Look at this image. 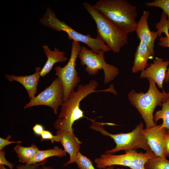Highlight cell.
Returning <instances> with one entry per match:
<instances>
[{
	"instance_id": "cell-1",
	"label": "cell",
	"mask_w": 169,
	"mask_h": 169,
	"mask_svg": "<svg viewBox=\"0 0 169 169\" xmlns=\"http://www.w3.org/2000/svg\"><path fill=\"white\" fill-rule=\"evenodd\" d=\"M99 85L95 80H90L84 85L78 84L76 91H72L67 100L61 105L60 111L54 123L57 130H65L74 133L72 127L74 122L84 117V112L80 108L81 101L89 95L98 92H110L113 93L114 89L110 86L104 90H96Z\"/></svg>"
},
{
	"instance_id": "cell-2",
	"label": "cell",
	"mask_w": 169,
	"mask_h": 169,
	"mask_svg": "<svg viewBox=\"0 0 169 169\" xmlns=\"http://www.w3.org/2000/svg\"><path fill=\"white\" fill-rule=\"evenodd\" d=\"M93 7L128 35L135 31L136 7L126 0H100Z\"/></svg>"
},
{
	"instance_id": "cell-3",
	"label": "cell",
	"mask_w": 169,
	"mask_h": 169,
	"mask_svg": "<svg viewBox=\"0 0 169 169\" xmlns=\"http://www.w3.org/2000/svg\"><path fill=\"white\" fill-rule=\"evenodd\" d=\"M90 120L91 124L90 128L100 132L104 136L110 137L113 140L116 144L115 148L106 151L105 153L112 154L121 150H124L126 153L136 151L139 148L146 151H152L142 133L144 127L142 122L138 124L131 132L112 134L106 131L104 125H113V123L99 122L92 119Z\"/></svg>"
},
{
	"instance_id": "cell-4",
	"label": "cell",
	"mask_w": 169,
	"mask_h": 169,
	"mask_svg": "<svg viewBox=\"0 0 169 169\" xmlns=\"http://www.w3.org/2000/svg\"><path fill=\"white\" fill-rule=\"evenodd\" d=\"M149 82L148 91L146 93L136 92L132 90L128 94V100L140 113L144 121L146 128H150L157 125L153 120V113L157 106H162L168 98L167 93L160 92L156 83L151 79L147 78Z\"/></svg>"
},
{
	"instance_id": "cell-5",
	"label": "cell",
	"mask_w": 169,
	"mask_h": 169,
	"mask_svg": "<svg viewBox=\"0 0 169 169\" xmlns=\"http://www.w3.org/2000/svg\"><path fill=\"white\" fill-rule=\"evenodd\" d=\"M83 5L95 23L97 37L113 52H120L122 48L128 43V35L97 10L93 5L85 2Z\"/></svg>"
},
{
	"instance_id": "cell-6",
	"label": "cell",
	"mask_w": 169,
	"mask_h": 169,
	"mask_svg": "<svg viewBox=\"0 0 169 169\" xmlns=\"http://www.w3.org/2000/svg\"><path fill=\"white\" fill-rule=\"evenodd\" d=\"M39 21L41 24L52 29L65 32L69 39L82 42L96 53L100 50H104L106 52L111 51L108 46L97 37L94 38L90 34L84 35L80 33L64 22L61 21L49 7L47 8L45 13Z\"/></svg>"
},
{
	"instance_id": "cell-7",
	"label": "cell",
	"mask_w": 169,
	"mask_h": 169,
	"mask_svg": "<svg viewBox=\"0 0 169 169\" xmlns=\"http://www.w3.org/2000/svg\"><path fill=\"white\" fill-rule=\"evenodd\" d=\"M105 51L100 50L96 53L82 46L78 54L82 66L90 75L96 74L103 69L104 73V80L106 84L113 80L119 74L118 69L113 65L107 64L105 60Z\"/></svg>"
},
{
	"instance_id": "cell-8",
	"label": "cell",
	"mask_w": 169,
	"mask_h": 169,
	"mask_svg": "<svg viewBox=\"0 0 169 169\" xmlns=\"http://www.w3.org/2000/svg\"><path fill=\"white\" fill-rule=\"evenodd\" d=\"M155 156L152 151L145 153L131 151L119 155L105 153L101 155L100 157L96 158L94 162L100 169L114 165L126 166L131 169H145L146 162Z\"/></svg>"
},
{
	"instance_id": "cell-9",
	"label": "cell",
	"mask_w": 169,
	"mask_h": 169,
	"mask_svg": "<svg viewBox=\"0 0 169 169\" xmlns=\"http://www.w3.org/2000/svg\"><path fill=\"white\" fill-rule=\"evenodd\" d=\"M81 46L79 42L73 41L70 58L67 64L62 67L57 66L54 68L55 74L59 78L62 83L64 102L68 99L71 92L80 81L76 69V62Z\"/></svg>"
},
{
	"instance_id": "cell-10",
	"label": "cell",
	"mask_w": 169,
	"mask_h": 169,
	"mask_svg": "<svg viewBox=\"0 0 169 169\" xmlns=\"http://www.w3.org/2000/svg\"><path fill=\"white\" fill-rule=\"evenodd\" d=\"M63 94L62 82L57 77L53 80L49 86L37 96L30 99L24 108L36 106L45 105L52 108L54 114L57 115L59 107L61 106L64 102Z\"/></svg>"
},
{
	"instance_id": "cell-11",
	"label": "cell",
	"mask_w": 169,
	"mask_h": 169,
	"mask_svg": "<svg viewBox=\"0 0 169 169\" xmlns=\"http://www.w3.org/2000/svg\"><path fill=\"white\" fill-rule=\"evenodd\" d=\"M167 131L166 128L161 126V124L150 128H146L142 131V134L156 156L166 158L165 137Z\"/></svg>"
},
{
	"instance_id": "cell-12",
	"label": "cell",
	"mask_w": 169,
	"mask_h": 169,
	"mask_svg": "<svg viewBox=\"0 0 169 169\" xmlns=\"http://www.w3.org/2000/svg\"><path fill=\"white\" fill-rule=\"evenodd\" d=\"M149 14V11L143 12L139 20L137 22L135 31L140 41L146 45L154 57L155 54L154 44L159 34L157 31H151L149 28L148 20Z\"/></svg>"
},
{
	"instance_id": "cell-13",
	"label": "cell",
	"mask_w": 169,
	"mask_h": 169,
	"mask_svg": "<svg viewBox=\"0 0 169 169\" xmlns=\"http://www.w3.org/2000/svg\"><path fill=\"white\" fill-rule=\"evenodd\" d=\"M169 64V60L164 61L160 57H156L154 62L141 71L140 77L150 78L152 79L160 89H163V84Z\"/></svg>"
},
{
	"instance_id": "cell-14",
	"label": "cell",
	"mask_w": 169,
	"mask_h": 169,
	"mask_svg": "<svg viewBox=\"0 0 169 169\" xmlns=\"http://www.w3.org/2000/svg\"><path fill=\"white\" fill-rule=\"evenodd\" d=\"M56 135L59 137V142L61 143L64 150L69 156V160L64 164L63 166L75 162L82 142L75 136L74 133L65 130H58Z\"/></svg>"
},
{
	"instance_id": "cell-15",
	"label": "cell",
	"mask_w": 169,
	"mask_h": 169,
	"mask_svg": "<svg viewBox=\"0 0 169 169\" xmlns=\"http://www.w3.org/2000/svg\"><path fill=\"white\" fill-rule=\"evenodd\" d=\"M41 69L40 67H37L35 72L32 75L17 76L6 74L5 77L9 82L15 81L22 84L27 90L30 99L35 96L37 92Z\"/></svg>"
},
{
	"instance_id": "cell-16",
	"label": "cell",
	"mask_w": 169,
	"mask_h": 169,
	"mask_svg": "<svg viewBox=\"0 0 169 169\" xmlns=\"http://www.w3.org/2000/svg\"><path fill=\"white\" fill-rule=\"evenodd\" d=\"M145 5L148 7H158L163 11L159 22L156 24L158 37H161L162 33L166 36L169 34V0H155L154 1L146 3Z\"/></svg>"
},
{
	"instance_id": "cell-17",
	"label": "cell",
	"mask_w": 169,
	"mask_h": 169,
	"mask_svg": "<svg viewBox=\"0 0 169 169\" xmlns=\"http://www.w3.org/2000/svg\"><path fill=\"white\" fill-rule=\"evenodd\" d=\"M42 47L47 57V61L40 72V77H43L50 72L55 64L65 62L68 59L65 56L64 52L60 51L57 48L52 51L47 45H44Z\"/></svg>"
},
{
	"instance_id": "cell-18",
	"label": "cell",
	"mask_w": 169,
	"mask_h": 169,
	"mask_svg": "<svg viewBox=\"0 0 169 169\" xmlns=\"http://www.w3.org/2000/svg\"><path fill=\"white\" fill-rule=\"evenodd\" d=\"M153 57L146 45L140 41L135 54L132 73H136L145 69L148 65V59Z\"/></svg>"
},
{
	"instance_id": "cell-19",
	"label": "cell",
	"mask_w": 169,
	"mask_h": 169,
	"mask_svg": "<svg viewBox=\"0 0 169 169\" xmlns=\"http://www.w3.org/2000/svg\"><path fill=\"white\" fill-rule=\"evenodd\" d=\"M67 155V153L62 148L57 146L53 148L40 150L36 154L34 157L28 161L26 164L32 165L41 162L47 158L52 156H56L62 157Z\"/></svg>"
},
{
	"instance_id": "cell-20",
	"label": "cell",
	"mask_w": 169,
	"mask_h": 169,
	"mask_svg": "<svg viewBox=\"0 0 169 169\" xmlns=\"http://www.w3.org/2000/svg\"><path fill=\"white\" fill-rule=\"evenodd\" d=\"M17 154L19 162L26 163L33 158L39 151L38 147L34 144H31L30 146L24 147L18 144L13 148Z\"/></svg>"
},
{
	"instance_id": "cell-21",
	"label": "cell",
	"mask_w": 169,
	"mask_h": 169,
	"mask_svg": "<svg viewBox=\"0 0 169 169\" xmlns=\"http://www.w3.org/2000/svg\"><path fill=\"white\" fill-rule=\"evenodd\" d=\"M160 119H162L163 121L161 126L169 130V98L163 104L161 109L157 111L153 116V120L156 124Z\"/></svg>"
},
{
	"instance_id": "cell-22",
	"label": "cell",
	"mask_w": 169,
	"mask_h": 169,
	"mask_svg": "<svg viewBox=\"0 0 169 169\" xmlns=\"http://www.w3.org/2000/svg\"><path fill=\"white\" fill-rule=\"evenodd\" d=\"M145 169H169V160L166 158L155 156L145 163Z\"/></svg>"
},
{
	"instance_id": "cell-23",
	"label": "cell",
	"mask_w": 169,
	"mask_h": 169,
	"mask_svg": "<svg viewBox=\"0 0 169 169\" xmlns=\"http://www.w3.org/2000/svg\"><path fill=\"white\" fill-rule=\"evenodd\" d=\"M75 163L79 169H95L90 159L78 152Z\"/></svg>"
},
{
	"instance_id": "cell-24",
	"label": "cell",
	"mask_w": 169,
	"mask_h": 169,
	"mask_svg": "<svg viewBox=\"0 0 169 169\" xmlns=\"http://www.w3.org/2000/svg\"><path fill=\"white\" fill-rule=\"evenodd\" d=\"M41 141H43L45 140H50L52 143L56 141L59 142V138L57 136L53 135L52 133L47 130H44L41 135Z\"/></svg>"
},
{
	"instance_id": "cell-25",
	"label": "cell",
	"mask_w": 169,
	"mask_h": 169,
	"mask_svg": "<svg viewBox=\"0 0 169 169\" xmlns=\"http://www.w3.org/2000/svg\"><path fill=\"white\" fill-rule=\"evenodd\" d=\"M47 159L39 163L32 165L19 164L17 167V169H39L42 165H45L47 162Z\"/></svg>"
},
{
	"instance_id": "cell-26",
	"label": "cell",
	"mask_w": 169,
	"mask_h": 169,
	"mask_svg": "<svg viewBox=\"0 0 169 169\" xmlns=\"http://www.w3.org/2000/svg\"><path fill=\"white\" fill-rule=\"evenodd\" d=\"M11 137V136L9 135L8 136L6 139L0 137V151H3L4 148L8 145L13 143H17L18 144L22 143V141H10L9 140Z\"/></svg>"
},
{
	"instance_id": "cell-27",
	"label": "cell",
	"mask_w": 169,
	"mask_h": 169,
	"mask_svg": "<svg viewBox=\"0 0 169 169\" xmlns=\"http://www.w3.org/2000/svg\"><path fill=\"white\" fill-rule=\"evenodd\" d=\"M5 152L3 150L0 151V165H6L10 169H13L14 168V165L8 162L5 157Z\"/></svg>"
},
{
	"instance_id": "cell-28",
	"label": "cell",
	"mask_w": 169,
	"mask_h": 169,
	"mask_svg": "<svg viewBox=\"0 0 169 169\" xmlns=\"http://www.w3.org/2000/svg\"><path fill=\"white\" fill-rule=\"evenodd\" d=\"M158 45L162 47L169 48V34L167 35L165 37H160Z\"/></svg>"
},
{
	"instance_id": "cell-29",
	"label": "cell",
	"mask_w": 169,
	"mask_h": 169,
	"mask_svg": "<svg viewBox=\"0 0 169 169\" xmlns=\"http://www.w3.org/2000/svg\"><path fill=\"white\" fill-rule=\"evenodd\" d=\"M34 132L37 135H41L44 130L43 126L40 124H36L33 127Z\"/></svg>"
},
{
	"instance_id": "cell-30",
	"label": "cell",
	"mask_w": 169,
	"mask_h": 169,
	"mask_svg": "<svg viewBox=\"0 0 169 169\" xmlns=\"http://www.w3.org/2000/svg\"><path fill=\"white\" fill-rule=\"evenodd\" d=\"M166 146L165 153L167 157L169 155V130L167 131L165 137Z\"/></svg>"
},
{
	"instance_id": "cell-31",
	"label": "cell",
	"mask_w": 169,
	"mask_h": 169,
	"mask_svg": "<svg viewBox=\"0 0 169 169\" xmlns=\"http://www.w3.org/2000/svg\"><path fill=\"white\" fill-rule=\"evenodd\" d=\"M169 82V67L168 68L166 73L164 82L167 83Z\"/></svg>"
},
{
	"instance_id": "cell-32",
	"label": "cell",
	"mask_w": 169,
	"mask_h": 169,
	"mask_svg": "<svg viewBox=\"0 0 169 169\" xmlns=\"http://www.w3.org/2000/svg\"><path fill=\"white\" fill-rule=\"evenodd\" d=\"M39 169H55L53 167L49 166H45L44 165L41 166Z\"/></svg>"
},
{
	"instance_id": "cell-33",
	"label": "cell",
	"mask_w": 169,
	"mask_h": 169,
	"mask_svg": "<svg viewBox=\"0 0 169 169\" xmlns=\"http://www.w3.org/2000/svg\"><path fill=\"white\" fill-rule=\"evenodd\" d=\"M104 169H115L114 166H111L106 167ZM116 169H125L123 168H117Z\"/></svg>"
},
{
	"instance_id": "cell-34",
	"label": "cell",
	"mask_w": 169,
	"mask_h": 169,
	"mask_svg": "<svg viewBox=\"0 0 169 169\" xmlns=\"http://www.w3.org/2000/svg\"><path fill=\"white\" fill-rule=\"evenodd\" d=\"M0 169H7L5 168V167L4 166V165H0Z\"/></svg>"
},
{
	"instance_id": "cell-35",
	"label": "cell",
	"mask_w": 169,
	"mask_h": 169,
	"mask_svg": "<svg viewBox=\"0 0 169 169\" xmlns=\"http://www.w3.org/2000/svg\"><path fill=\"white\" fill-rule=\"evenodd\" d=\"M168 95V98H169V89L168 92H167Z\"/></svg>"
},
{
	"instance_id": "cell-36",
	"label": "cell",
	"mask_w": 169,
	"mask_h": 169,
	"mask_svg": "<svg viewBox=\"0 0 169 169\" xmlns=\"http://www.w3.org/2000/svg\"><path fill=\"white\" fill-rule=\"evenodd\" d=\"M169 157V155L167 156Z\"/></svg>"
}]
</instances>
